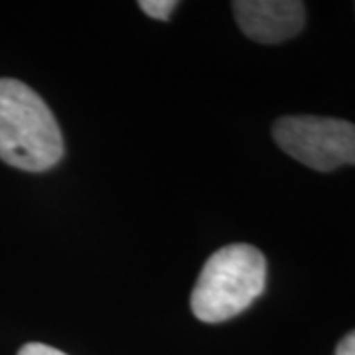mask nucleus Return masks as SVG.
<instances>
[{"instance_id": "1", "label": "nucleus", "mask_w": 355, "mask_h": 355, "mask_svg": "<svg viewBox=\"0 0 355 355\" xmlns=\"http://www.w3.org/2000/svg\"><path fill=\"white\" fill-rule=\"evenodd\" d=\"M64 156V137L50 107L18 79H0V160L44 172Z\"/></svg>"}, {"instance_id": "2", "label": "nucleus", "mask_w": 355, "mask_h": 355, "mask_svg": "<svg viewBox=\"0 0 355 355\" xmlns=\"http://www.w3.org/2000/svg\"><path fill=\"white\" fill-rule=\"evenodd\" d=\"M265 284V254L247 243L227 245L205 261L191 291V312L205 324L231 320L253 304Z\"/></svg>"}, {"instance_id": "3", "label": "nucleus", "mask_w": 355, "mask_h": 355, "mask_svg": "<svg viewBox=\"0 0 355 355\" xmlns=\"http://www.w3.org/2000/svg\"><path fill=\"white\" fill-rule=\"evenodd\" d=\"M272 139L294 160L318 172L355 164V125L342 119L280 116L272 127Z\"/></svg>"}, {"instance_id": "4", "label": "nucleus", "mask_w": 355, "mask_h": 355, "mask_svg": "<svg viewBox=\"0 0 355 355\" xmlns=\"http://www.w3.org/2000/svg\"><path fill=\"white\" fill-rule=\"evenodd\" d=\"M231 6L243 34L259 44H280L304 28L306 6L298 0H237Z\"/></svg>"}, {"instance_id": "5", "label": "nucleus", "mask_w": 355, "mask_h": 355, "mask_svg": "<svg viewBox=\"0 0 355 355\" xmlns=\"http://www.w3.org/2000/svg\"><path fill=\"white\" fill-rule=\"evenodd\" d=\"M139 6L142 12L148 14L154 20H168L178 2L176 0H140Z\"/></svg>"}, {"instance_id": "6", "label": "nucleus", "mask_w": 355, "mask_h": 355, "mask_svg": "<svg viewBox=\"0 0 355 355\" xmlns=\"http://www.w3.org/2000/svg\"><path fill=\"white\" fill-rule=\"evenodd\" d=\"M18 355H67L51 345H46V343H26L24 347L18 352Z\"/></svg>"}, {"instance_id": "7", "label": "nucleus", "mask_w": 355, "mask_h": 355, "mask_svg": "<svg viewBox=\"0 0 355 355\" xmlns=\"http://www.w3.org/2000/svg\"><path fill=\"white\" fill-rule=\"evenodd\" d=\"M336 355H355V330L349 331L336 347Z\"/></svg>"}]
</instances>
